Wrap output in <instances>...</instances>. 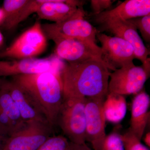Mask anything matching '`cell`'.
Here are the masks:
<instances>
[{
    "label": "cell",
    "mask_w": 150,
    "mask_h": 150,
    "mask_svg": "<svg viewBox=\"0 0 150 150\" xmlns=\"http://www.w3.org/2000/svg\"><path fill=\"white\" fill-rule=\"evenodd\" d=\"M53 129L46 121H26L8 137L3 150H38L51 137Z\"/></svg>",
    "instance_id": "obj_7"
},
{
    "label": "cell",
    "mask_w": 150,
    "mask_h": 150,
    "mask_svg": "<svg viewBox=\"0 0 150 150\" xmlns=\"http://www.w3.org/2000/svg\"><path fill=\"white\" fill-rule=\"evenodd\" d=\"M105 30L115 36L122 38L133 46L135 59L139 60L142 64L148 58L150 52L146 47L137 30L128 21L114 20L102 24Z\"/></svg>",
    "instance_id": "obj_15"
},
{
    "label": "cell",
    "mask_w": 150,
    "mask_h": 150,
    "mask_svg": "<svg viewBox=\"0 0 150 150\" xmlns=\"http://www.w3.org/2000/svg\"><path fill=\"white\" fill-rule=\"evenodd\" d=\"M36 13L38 18L54 22H63L84 12L85 1L76 0H42Z\"/></svg>",
    "instance_id": "obj_12"
},
{
    "label": "cell",
    "mask_w": 150,
    "mask_h": 150,
    "mask_svg": "<svg viewBox=\"0 0 150 150\" xmlns=\"http://www.w3.org/2000/svg\"><path fill=\"white\" fill-rule=\"evenodd\" d=\"M127 21L131 23L137 30H139L142 38L146 42L150 43V14Z\"/></svg>",
    "instance_id": "obj_22"
},
{
    "label": "cell",
    "mask_w": 150,
    "mask_h": 150,
    "mask_svg": "<svg viewBox=\"0 0 150 150\" xmlns=\"http://www.w3.org/2000/svg\"><path fill=\"white\" fill-rule=\"evenodd\" d=\"M103 109L106 120L111 123H119L126 114L125 97L120 95L108 93L103 103Z\"/></svg>",
    "instance_id": "obj_18"
},
{
    "label": "cell",
    "mask_w": 150,
    "mask_h": 150,
    "mask_svg": "<svg viewBox=\"0 0 150 150\" xmlns=\"http://www.w3.org/2000/svg\"><path fill=\"white\" fill-rule=\"evenodd\" d=\"M96 37L101 43V60L108 69L115 71L133 63L135 59L133 46L116 36L98 33Z\"/></svg>",
    "instance_id": "obj_8"
},
{
    "label": "cell",
    "mask_w": 150,
    "mask_h": 150,
    "mask_svg": "<svg viewBox=\"0 0 150 150\" xmlns=\"http://www.w3.org/2000/svg\"><path fill=\"white\" fill-rule=\"evenodd\" d=\"M97 150H125L121 134L115 131L106 135Z\"/></svg>",
    "instance_id": "obj_21"
},
{
    "label": "cell",
    "mask_w": 150,
    "mask_h": 150,
    "mask_svg": "<svg viewBox=\"0 0 150 150\" xmlns=\"http://www.w3.org/2000/svg\"><path fill=\"white\" fill-rule=\"evenodd\" d=\"M85 12L63 22L42 25L46 38H71L85 41L96 46V29L85 19Z\"/></svg>",
    "instance_id": "obj_6"
},
{
    "label": "cell",
    "mask_w": 150,
    "mask_h": 150,
    "mask_svg": "<svg viewBox=\"0 0 150 150\" xmlns=\"http://www.w3.org/2000/svg\"><path fill=\"white\" fill-rule=\"evenodd\" d=\"M56 56L43 59L0 60V77L32 74L50 71L60 74L62 67Z\"/></svg>",
    "instance_id": "obj_9"
},
{
    "label": "cell",
    "mask_w": 150,
    "mask_h": 150,
    "mask_svg": "<svg viewBox=\"0 0 150 150\" xmlns=\"http://www.w3.org/2000/svg\"><path fill=\"white\" fill-rule=\"evenodd\" d=\"M3 18H4V13L2 8H0V25L2 22Z\"/></svg>",
    "instance_id": "obj_28"
},
{
    "label": "cell",
    "mask_w": 150,
    "mask_h": 150,
    "mask_svg": "<svg viewBox=\"0 0 150 150\" xmlns=\"http://www.w3.org/2000/svg\"><path fill=\"white\" fill-rule=\"evenodd\" d=\"M42 0H5L4 18L1 25L6 30L13 29L30 15L36 13Z\"/></svg>",
    "instance_id": "obj_13"
},
{
    "label": "cell",
    "mask_w": 150,
    "mask_h": 150,
    "mask_svg": "<svg viewBox=\"0 0 150 150\" xmlns=\"http://www.w3.org/2000/svg\"><path fill=\"white\" fill-rule=\"evenodd\" d=\"M70 150H94L88 147L86 144H77L70 142Z\"/></svg>",
    "instance_id": "obj_25"
},
{
    "label": "cell",
    "mask_w": 150,
    "mask_h": 150,
    "mask_svg": "<svg viewBox=\"0 0 150 150\" xmlns=\"http://www.w3.org/2000/svg\"><path fill=\"white\" fill-rule=\"evenodd\" d=\"M110 74L100 60L68 63L60 73L64 98H106Z\"/></svg>",
    "instance_id": "obj_1"
},
{
    "label": "cell",
    "mask_w": 150,
    "mask_h": 150,
    "mask_svg": "<svg viewBox=\"0 0 150 150\" xmlns=\"http://www.w3.org/2000/svg\"><path fill=\"white\" fill-rule=\"evenodd\" d=\"M150 104L149 96L143 91L137 93L132 101L129 129L141 140L149 120Z\"/></svg>",
    "instance_id": "obj_17"
},
{
    "label": "cell",
    "mask_w": 150,
    "mask_h": 150,
    "mask_svg": "<svg viewBox=\"0 0 150 150\" xmlns=\"http://www.w3.org/2000/svg\"><path fill=\"white\" fill-rule=\"evenodd\" d=\"M150 14V0H127L115 8L95 15V21L101 25L114 20L127 21Z\"/></svg>",
    "instance_id": "obj_14"
},
{
    "label": "cell",
    "mask_w": 150,
    "mask_h": 150,
    "mask_svg": "<svg viewBox=\"0 0 150 150\" xmlns=\"http://www.w3.org/2000/svg\"><path fill=\"white\" fill-rule=\"evenodd\" d=\"M8 137L0 129V150H3Z\"/></svg>",
    "instance_id": "obj_26"
},
{
    "label": "cell",
    "mask_w": 150,
    "mask_h": 150,
    "mask_svg": "<svg viewBox=\"0 0 150 150\" xmlns=\"http://www.w3.org/2000/svg\"><path fill=\"white\" fill-rule=\"evenodd\" d=\"M121 137L125 150H149L129 129L125 134L121 135Z\"/></svg>",
    "instance_id": "obj_23"
},
{
    "label": "cell",
    "mask_w": 150,
    "mask_h": 150,
    "mask_svg": "<svg viewBox=\"0 0 150 150\" xmlns=\"http://www.w3.org/2000/svg\"><path fill=\"white\" fill-rule=\"evenodd\" d=\"M105 98H86L85 107L86 141L98 149L106 137L103 103Z\"/></svg>",
    "instance_id": "obj_11"
},
{
    "label": "cell",
    "mask_w": 150,
    "mask_h": 150,
    "mask_svg": "<svg viewBox=\"0 0 150 150\" xmlns=\"http://www.w3.org/2000/svg\"><path fill=\"white\" fill-rule=\"evenodd\" d=\"M113 2L111 0H92L91 5L94 14L96 15L110 8Z\"/></svg>",
    "instance_id": "obj_24"
},
{
    "label": "cell",
    "mask_w": 150,
    "mask_h": 150,
    "mask_svg": "<svg viewBox=\"0 0 150 150\" xmlns=\"http://www.w3.org/2000/svg\"><path fill=\"white\" fill-rule=\"evenodd\" d=\"M47 46V38L39 21L19 36L8 47L0 52V58L18 59L35 58Z\"/></svg>",
    "instance_id": "obj_5"
},
{
    "label": "cell",
    "mask_w": 150,
    "mask_h": 150,
    "mask_svg": "<svg viewBox=\"0 0 150 150\" xmlns=\"http://www.w3.org/2000/svg\"><path fill=\"white\" fill-rule=\"evenodd\" d=\"M4 84L0 89V108L20 129L25 122L22 118L18 108Z\"/></svg>",
    "instance_id": "obj_19"
},
{
    "label": "cell",
    "mask_w": 150,
    "mask_h": 150,
    "mask_svg": "<svg viewBox=\"0 0 150 150\" xmlns=\"http://www.w3.org/2000/svg\"><path fill=\"white\" fill-rule=\"evenodd\" d=\"M150 60L148 58L141 66L132 63L110 73L108 93L124 96L141 91L149 77Z\"/></svg>",
    "instance_id": "obj_4"
},
{
    "label": "cell",
    "mask_w": 150,
    "mask_h": 150,
    "mask_svg": "<svg viewBox=\"0 0 150 150\" xmlns=\"http://www.w3.org/2000/svg\"><path fill=\"white\" fill-rule=\"evenodd\" d=\"M4 85L15 103L23 121L38 120L48 122L33 100L13 80L6 81Z\"/></svg>",
    "instance_id": "obj_16"
},
{
    "label": "cell",
    "mask_w": 150,
    "mask_h": 150,
    "mask_svg": "<svg viewBox=\"0 0 150 150\" xmlns=\"http://www.w3.org/2000/svg\"><path fill=\"white\" fill-rule=\"evenodd\" d=\"M4 38L2 33L0 31V47L3 45L4 43Z\"/></svg>",
    "instance_id": "obj_29"
},
{
    "label": "cell",
    "mask_w": 150,
    "mask_h": 150,
    "mask_svg": "<svg viewBox=\"0 0 150 150\" xmlns=\"http://www.w3.org/2000/svg\"><path fill=\"white\" fill-rule=\"evenodd\" d=\"M52 40L56 45L55 56L69 63L92 60L102 61L101 48L97 45L71 38H56Z\"/></svg>",
    "instance_id": "obj_10"
},
{
    "label": "cell",
    "mask_w": 150,
    "mask_h": 150,
    "mask_svg": "<svg viewBox=\"0 0 150 150\" xmlns=\"http://www.w3.org/2000/svg\"><path fill=\"white\" fill-rule=\"evenodd\" d=\"M12 77L33 100L51 127L57 125L64 100L60 74L47 71Z\"/></svg>",
    "instance_id": "obj_2"
},
{
    "label": "cell",
    "mask_w": 150,
    "mask_h": 150,
    "mask_svg": "<svg viewBox=\"0 0 150 150\" xmlns=\"http://www.w3.org/2000/svg\"><path fill=\"white\" fill-rule=\"evenodd\" d=\"M86 98H64L57 125L71 143L86 144L85 107Z\"/></svg>",
    "instance_id": "obj_3"
},
{
    "label": "cell",
    "mask_w": 150,
    "mask_h": 150,
    "mask_svg": "<svg viewBox=\"0 0 150 150\" xmlns=\"http://www.w3.org/2000/svg\"><path fill=\"white\" fill-rule=\"evenodd\" d=\"M70 142L64 136H51L38 150H70Z\"/></svg>",
    "instance_id": "obj_20"
},
{
    "label": "cell",
    "mask_w": 150,
    "mask_h": 150,
    "mask_svg": "<svg viewBox=\"0 0 150 150\" xmlns=\"http://www.w3.org/2000/svg\"><path fill=\"white\" fill-rule=\"evenodd\" d=\"M6 81V80H5L0 78V89L1 88V87H2L3 85L4 84Z\"/></svg>",
    "instance_id": "obj_30"
},
{
    "label": "cell",
    "mask_w": 150,
    "mask_h": 150,
    "mask_svg": "<svg viewBox=\"0 0 150 150\" xmlns=\"http://www.w3.org/2000/svg\"><path fill=\"white\" fill-rule=\"evenodd\" d=\"M145 143H146V145H147L149 147H150V133L149 132L147 134H146V136L144 139Z\"/></svg>",
    "instance_id": "obj_27"
}]
</instances>
